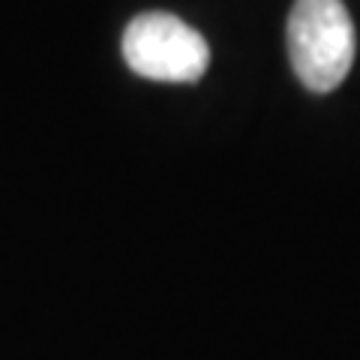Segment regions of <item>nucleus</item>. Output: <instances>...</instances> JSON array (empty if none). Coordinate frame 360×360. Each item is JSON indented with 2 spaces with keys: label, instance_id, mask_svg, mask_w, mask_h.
<instances>
[{
  "label": "nucleus",
  "instance_id": "1",
  "mask_svg": "<svg viewBox=\"0 0 360 360\" xmlns=\"http://www.w3.org/2000/svg\"><path fill=\"white\" fill-rule=\"evenodd\" d=\"M354 21L342 0H297L288 15V58L303 84L330 94L354 63Z\"/></svg>",
  "mask_w": 360,
  "mask_h": 360
},
{
  "label": "nucleus",
  "instance_id": "2",
  "mask_svg": "<svg viewBox=\"0 0 360 360\" xmlns=\"http://www.w3.org/2000/svg\"><path fill=\"white\" fill-rule=\"evenodd\" d=\"M129 70L150 82H198L207 72L210 49L205 37L172 13H141L123 33Z\"/></svg>",
  "mask_w": 360,
  "mask_h": 360
}]
</instances>
